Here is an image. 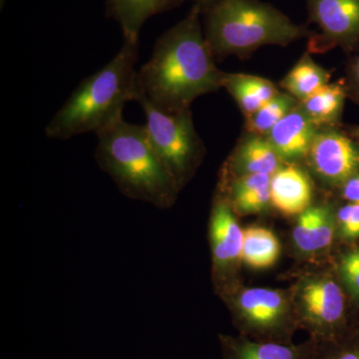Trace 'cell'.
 Segmentation results:
<instances>
[{"label":"cell","instance_id":"cell-1","mask_svg":"<svg viewBox=\"0 0 359 359\" xmlns=\"http://www.w3.org/2000/svg\"><path fill=\"white\" fill-rule=\"evenodd\" d=\"M201 18L202 9L194 4L184 20L161 35L137 72V97L161 111L180 112L191 109L199 97L223 88L226 72L217 67Z\"/></svg>","mask_w":359,"mask_h":359},{"label":"cell","instance_id":"cell-2","mask_svg":"<svg viewBox=\"0 0 359 359\" xmlns=\"http://www.w3.org/2000/svg\"><path fill=\"white\" fill-rule=\"evenodd\" d=\"M138 51L139 41L124 40L110 62L78 85L45 127V135L56 140L98 135L122 120L125 105L138 95Z\"/></svg>","mask_w":359,"mask_h":359},{"label":"cell","instance_id":"cell-3","mask_svg":"<svg viewBox=\"0 0 359 359\" xmlns=\"http://www.w3.org/2000/svg\"><path fill=\"white\" fill-rule=\"evenodd\" d=\"M201 9L203 30L216 61L231 55L245 59L262 47H285L313 33L308 25H297L259 0H216Z\"/></svg>","mask_w":359,"mask_h":359},{"label":"cell","instance_id":"cell-4","mask_svg":"<svg viewBox=\"0 0 359 359\" xmlns=\"http://www.w3.org/2000/svg\"><path fill=\"white\" fill-rule=\"evenodd\" d=\"M97 164L123 195L169 209L180 190L149 141L144 125L120 120L97 135Z\"/></svg>","mask_w":359,"mask_h":359},{"label":"cell","instance_id":"cell-5","mask_svg":"<svg viewBox=\"0 0 359 359\" xmlns=\"http://www.w3.org/2000/svg\"><path fill=\"white\" fill-rule=\"evenodd\" d=\"M299 328L316 341L339 339L358 328L356 309L337 271H313L290 290Z\"/></svg>","mask_w":359,"mask_h":359},{"label":"cell","instance_id":"cell-6","mask_svg":"<svg viewBox=\"0 0 359 359\" xmlns=\"http://www.w3.org/2000/svg\"><path fill=\"white\" fill-rule=\"evenodd\" d=\"M219 295L241 335L257 341L292 344L299 327L290 290L244 287L235 283Z\"/></svg>","mask_w":359,"mask_h":359},{"label":"cell","instance_id":"cell-7","mask_svg":"<svg viewBox=\"0 0 359 359\" xmlns=\"http://www.w3.org/2000/svg\"><path fill=\"white\" fill-rule=\"evenodd\" d=\"M136 102L145 114L144 126L151 145L181 191L193 178L205 154L191 109L165 112L140 96Z\"/></svg>","mask_w":359,"mask_h":359},{"label":"cell","instance_id":"cell-8","mask_svg":"<svg viewBox=\"0 0 359 359\" xmlns=\"http://www.w3.org/2000/svg\"><path fill=\"white\" fill-rule=\"evenodd\" d=\"M309 25L313 30L306 44L311 54L340 48L347 54L359 52V0H306Z\"/></svg>","mask_w":359,"mask_h":359},{"label":"cell","instance_id":"cell-9","mask_svg":"<svg viewBox=\"0 0 359 359\" xmlns=\"http://www.w3.org/2000/svg\"><path fill=\"white\" fill-rule=\"evenodd\" d=\"M209 240L212 255V276L219 292L236 282L243 264L244 230L237 215L221 191L212 199L209 221Z\"/></svg>","mask_w":359,"mask_h":359},{"label":"cell","instance_id":"cell-10","mask_svg":"<svg viewBox=\"0 0 359 359\" xmlns=\"http://www.w3.org/2000/svg\"><path fill=\"white\" fill-rule=\"evenodd\" d=\"M306 161L323 184L339 188L359 172V140L344 126L318 129Z\"/></svg>","mask_w":359,"mask_h":359},{"label":"cell","instance_id":"cell-11","mask_svg":"<svg viewBox=\"0 0 359 359\" xmlns=\"http://www.w3.org/2000/svg\"><path fill=\"white\" fill-rule=\"evenodd\" d=\"M285 164L266 136L245 132L224 163L219 181L247 175L273 176Z\"/></svg>","mask_w":359,"mask_h":359},{"label":"cell","instance_id":"cell-12","mask_svg":"<svg viewBox=\"0 0 359 359\" xmlns=\"http://www.w3.org/2000/svg\"><path fill=\"white\" fill-rule=\"evenodd\" d=\"M316 131L299 102L266 137L285 164L299 165L308 158Z\"/></svg>","mask_w":359,"mask_h":359},{"label":"cell","instance_id":"cell-13","mask_svg":"<svg viewBox=\"0 0 359 359\" xmlns=\"http://www.w3.org/2000/svg\"><path fill=\"white\" fill-rule=\"evenodd\" d=\"M337 236V218L332 205H311L297 217L292 242L302 256L316 257L330 249Z\"/></svg>","mask_w":359,"mask_h":359},{"label":"cell","instance_id":"cell-14","mask_svg":"<svg viewBox=\"0 0 359 359\" xmlns=\"http://www.w3.org/2000/svg\"><path fill=\"white\" fill-rule=\"evenodd\" d=\"M313 183L297 164H285L271 178V205L285 217H299L313 202Z\"/></svg>","mask_w":359,"mask_h":359},{"label":"cell","instance_id":"cell-15","mask_svg":"<svg viewBox=\"0 0 359 359\" xmlns=\"http://www.w3.org/2000/svg\"><path fill=\"white\" fill-rule=\"evenodd\" d=\"M222 359H313L316 341L301 344L257 341L244 335H221Z\"/></svg>","mask_w":359,"mask_h":359},{"label":"cell","instance_id":"cell-16","mask_svg":"<svg viewBox=\"0 0 359 359\" xmlns=\"http://www.w3.org/2000/svg\"><path fill=\"white\" fill-rule=\"evenodd\" d=\"M269 175H247L230 181H219L218 189L238 216L259 214L271 205Z\"/></svg>","mask_w":359,"mask_h":359},{"label":"cell","instance_id":"cell-17","mask_svg":"<svg viewBox=\"0 0 359 359\" xmlns=\"http://www.w3.org/2000/svg\"><path fill=\"white\" fill-rule=\"evenodd\" d=\"M191 0H107L106 13L121 26L124 40L139 41L144 23Z\"/></svg>","mask_w":359,"mask_h":359},{"label":"cell","instance_id":"cell-18","mask_svg":"<svg viewBox=\"0 0 359 359\" xmlns=\"http://www.w3.org/2000/svg\"><path fill=\"white\" fill-rule=\"evenodd\" d=\"M223 88L233 97L245 118L278 95L280 87L266 78L244 73H224Z\"/></svg>","mask_w":359,"mask_h":359},{"label":"cell","instance_id":"cell-19","mask_svg":"<svg viewBox=\"0 0 359 359\" xmlns=\"http://www.w3.org/2000/svg\"><path fill=\"white\" fill-rule=\"evenodd\" d=\"M344 79L330 82L299 102L302 109L318 129L342 127V114L347 100Z\"/></svg>","mask_w":359,"mask_h":359},{"label":"cell","instance_id":"cell-20","mask_svg":"<svg viewBox=\"0 0 359 359\" xmlns=\"http://www.w3.org/2000/svg\"><path fill=\"white\" fill-rule=\"evenodd\" d=\"M332 73L318 65L308 51L295 63L290 72L280 82V88L287 92L299 102L330 83Z\"/></svg>","mask_w":359,"mask_h":359},{"label":"cell","instance_id":"cell-21","mask_svg":"<svg viewBox=\"0 0 359 359\" xmlns=\"http://www.w3.org/2000/svg\"><path fill=\"white\" fill-rule=\"evenodd\" d=\"M280 255V241L273 231L256 226L245 229L242 261L245 266L269 269L278 262Z\"/></svg>","mask_w":359,"mask_h":359},{"label":"cell","instance_id":"cell-22","mask_svg":"<svg viewBox=\"0 0 359 359\" xmlns=\"http://www.w3.org/2000/svg\"><path fill=\"white\" fill-rule=\"evenodd\" d=\"M299 101L280 90L278 95L264 104L254 114L245 117V132L266 136L285 115L289 114Z\"/></svg>","mask_w":359,"mask_h":359},{"label":"cell","instance_id":"cell-23","mask_svg":"<svg viewBox=\"0 0 359 359\" xmlns=\"http://www.w3.org/2000/svg\"><path fill=\"white\" fill-rule=\"evenodd\" d=\"M313 359H359V327L339 339L316 341Z\"/></svg>","mask_w":359,"mask_h":359},{"label":"cell","instance_id":"cell-24","mask_svg":"<svg viewBox=\"0 0 359 359\" xmlns=\"http://www.w3.org/2000/svg\"><path fill=\"white\" fill-rule=\"evenodd\" d=\"M337 273L354 306L359 304V247L346 250L339 257Z\"/></svg>","mask_w":359,"mask_h":359},{"label":"cell","instance_id":"cell-25","mask_svg":"<svg viewBox=\"0 0 359 359\" xmlns=\"http://www.w3.org/2000/svg\"><path fill=\"white\" fill-rule=\"evenodd\" d=\"M337 237L346 242L359 238V204L346 203L335 212Z\"/></svg>","mask_w":359,"mask_h":359},{"label":"cell","instance_id":"cell-26","mask_svg":"<svg viewBox=\"0 0 359 359\" xmlns=\"http://www.w3.org/2000/svg\"><path fill=\"white\" fill-rule=\"evenodd\" d=\"M342 79L346 86L347 98L359 106V52L347 61L346 75Z\"/></svg>","mask_w":359,"mask_h":359},{"label":"cell","instance_id":"cell-27","mask_svg":"<svg viewBox=\"0 0 359 359\" xmlns=\"http://www.w3.org/2000/svg\"><path fill=\"white\" fill-rule=\"evenodd\" d=\"M340 197L346 203L359 204V172L349 177L339 187Z\"/></svg>","mask_w":359,"mask_h":359},{"label":"cell","instance_id":"cell-28","mask_svg":"<svg viewBox=\"0 0 359 359\" xmlns=\"http://www.w3.org/2000/svg\"><path fill=\"white\" fill-rule=\"evenodd\" d=\"M344 129H346L351 136L359 140V125H351V126L344 127Z\"/></svg>","mask_w":359,"mask_h":359},{"label":"cell","instance_id":"cell-29","mask_svg":"<svg viewBox=\"0 0 359 359\" xmlns=\"http://www.w3.org/2000/svg\"><path fill=\"white\" fill-rule=\"evenodd\" d=\"M191 1L198 4V6H201V8H203V7L209 6V4H212V2L216 1V0H191Z\"/></svg>","mask_w":359,"mask_h":359}]
</instances>
